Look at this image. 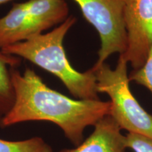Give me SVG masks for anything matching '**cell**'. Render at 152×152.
Returning a JSON list of instances; mask_svg holds the SVG:
<instances>
[{
  "mask_svg": "<svg viewBox=\"0 0 152 152\" xmlns=\"http://www.w3.org/2000/svg\"><path fill=\"white\" fill-rule=\"evenodd\" d=\"M0 152H53V150L42 138L34 137L19 141L0 139Z\"/></svg>",
  "mask_w": 152,
  "mask_h": 152,
  "instance_id": "cell-10",
  "label": "cell"
},
{
  "mask_svg": "<svg viewBox=\"0 0 152 152\" xmlns=\"http://www.w3.org/2000/svg\"><path fill=\"white\" fill-rule=\"evenodd\" d=\"M83 16L96 30L101 47L98 60L93 68H98L111 55L124 54L128 47V35L124 20L123 0H73Z\"/></svg>",
  "mask_w": 152,
  "mask_h": 152,
  "instance_id": "cell-4",
  "label": "cell"
},
{
  "mask_svg": "<svg viewBox=\"0 0 152 152\" xmlns=\"http://www.w3.org/2000/svg\"><path fill=\"white\" fill-rule=\"evenodd\" d=\"M25 2L41 33L60 25L68 18L69 8L65 0H28Z\"/></svg>",
  "mask_w": 152,
  "mask_h": 152,
  "instance_id": "cell-8",
  "label": "cell"
},
{
  "mask_svg": "<svg viewBox=\"0 0 152 152\" xmlns=\"http://www.w3.org/2000/svg\"><path fill=\"white\" fill-rule=\"evenodd\" d=\"M68 16L64 22L46 33L1 49L5 54L27 60L58 77L72 95L78 99H99L96 80L92 68L85 72L74 68L66 56L64 40L76 23Z\"/></svg>",
  "mask_w": 152,
  "mask_h": 152,
  "instance_id": "cell-2",
  "label": "cell"
},
{
  "mask_svg": "<svg viewBox=\"0 0 152 152\" xmlns=\"http://www.w3.org/2000/svg\"><path fill=\"white\" fill-rule=\"evenodd\" d=\"M11 78L15 102L0 123L1 128L29 121H47L59 127L66 137L78 146L83 142L85 128L94 126L110 114V102L68 97L47 86L29 68L23 73L13 68Z\"/></svg>",
  "mask_w": 152,
  "mask_h": 152,
  "instance_id": "cell-1",
  "label": "cell"
},
{
  "mask_svg": "<svg viewBox=\"0 0 152 152\" xmlns=\"http://www.w3.org/2000/svg\"><path fill=\"white\" fill-rule=\"evenodd\" d=\"M20 59L0 50V123L14 106L15 92L11 71L20 65Z\"/></svg>",
  "mask_w": 152,
  "mask_h": 152,
  "instance_id": "cell-9",
  "label": "cell"
},
{
  "mask_svg": "<svg viewBox=\"0 0 152 152\" xmlns=\"http://www.w3.org/2000/svg\"><path fill=\"white\" fill-rule=\"evenodd\" d=\"M129 80L147 87L152 93V47L144 66L134 70L129 76Z\"/></svg>",
  "mask_w": 152,
  "mask_h": 152,
  "instance_id": "cell-11",
  "label": "cell"
},
{
  "mask_svg": "<svg viewBox=\"0 0 152 152\" xmlns=\"http://www.w3.org/2000/svg\"><path fill=\"white\" fill-rule=\"evenodd\" d=\"M128 47L121 54L134 70L144 66L152 47V0H123Z\"/></svg>",
  "mask_w": 152,
  "mask_h": 152,
  "instance_id": "cell-5",
  "label": "cell"
},
{
  "mask_svg": "<svg viewBox=\"0 0 152 152\" xmlns=\"http://www.w3.org/2000/svg\"><path fill=\"white\" fill-rule=\"evenodd\" d=\"M41 34L28 13L26 2L16 3L0 18V50Z\"/></svg>",
  "mask_w": 152,
  "mask_h": 152,
  "instance_id": "cell-7",
  "label": "cell"
},
{
  "mask_svg": "<svg viewBox=\"0 0 152 152\" xmlns=\"http://www.w3.org/2000/svg\"><path fill=\"white\" fill-rule=\"evenodd\" d=\"M125 137L127 147L131 148L134 152H152V139L130 132Z\"/></svg>",
  "mask_w": 152,
  "mask_h": 152,
  "instance_id": "cell-12",
  "label": "cell"
},
{
  "mask_svg": "<svg viewBox=\"0 0 152 152\" xmlns=\"http://www.w3.org/2000/svg\"><path fill=\"white\" fill-rule=\"evenodd\" d=\"M110 115L102 118L94 125V130L85 141L75 149L63 152H125L126 137Z\"/></svg>",
  "mask_w": 152,
  "mask_h": 152,
  "instance_id": "cell-6",
  "label": "cell"
},
{
  "mask_svg": "<svg viewBox=\"0 0 152 152\" xmlns=\"http://www.w3.org/2000/svg\"><path fill=\"white\" fill-rule=\"evenodd\" d=\"M128 61L120 55L114 69L104 63L93 68L97 92L106 93L111 99L109 115L121 129L152 139V115L138 103L130 90Z\"/></svg>",
  "mask_w": 152,
  "mask_h": 152,
  "instance_id": "cell-3",
  "label": "cell"
},
{
  "mask_svg": "<svg viewBox=\"0 0 152 152\" xmlns=\"http://www.w3.org/2000/svg\"><path fill=\"white\" fill-rule=\"evenodd\" d=\"M13 1V0H0V6L2 5V4H4L7 3V2H9V1Z\"/></svg>",
  "mask_w": 152,
  "mask_h": 152,
  "instance_id": "cell-13",
  "label": "cell"
}]
</instances>
